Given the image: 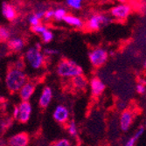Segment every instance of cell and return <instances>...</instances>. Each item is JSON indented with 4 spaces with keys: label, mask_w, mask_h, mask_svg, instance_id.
Wrapping results in <instances>:
<instances>
[{
    "label": "cell",
    "mask_w": 146,
    "mask_h": 146,
    "mask_svg": "<svg viewBox=\"0 0 146 146\" xmlns=\"http://www.w3.org/2000/svg\"><path fill=\"white\" fill-rule=\"evenodd\" d=\"M26 82V75L21 70L16 68H11L6 74L5 78V84L11 93L18 92L21 87Z\"/></svg>",
    "instance_id": "6da1fadb"
},
{
    "label": "cell",
    "mask_w": 146,
    "mask_h": 146,
    "mask_svg": "<svg viewBox=\"0 0 146 146\" xmlns=\"http://www.w3.org/2000/svg\"><path fill=\"white\" fill-rule=\"evenodd\" d=\"M57 73L60 77H74L83 74V70L81 66L72 60L65 59L60 60L57 68Z\"/></svg>",
    "instance_id": "7a4b0ae2"
},
{
    "label": "cell",
    "mask_w": 146,
    "mask_h": 146,
    "mask_svg": "<svg viewBox=\"0 0 146 146\" xmlns=\"http://www.w3.org/2000/svg\"><path fill=\"white\" fill-rule=\"evenodd\" d=\"M25 59L33 68H39L44 63V55L40 52V49L37 48L36 46L29 48L25 52Z\"/></svg>",
    "instance_id": "3957f363"
},
{
    "label": "cell",
    "mask_w": 146,
    "mask_h": 146,
    "mask_svg": "<svg viewBox=\"0 0 146 146\" xmlns=\"http://www.w3.org/2000/svg\"><path fill=\"white\" fill-rule=\"evenodd\" d=\"M88 58L91 62V64L95 68H100L103 66L106 61L108 60L109 54L108 51L103 48H96L92 50L88 54Z\"/></svg>",
    "instance_id": "277c9868"
},
{
    "label": "cell",
    "mask_w": 146,
    "mask_h": 146,
    "mask_svg": "<svg viewBox=\"0 0 146 146\" xmlns=\"http://www.w3.org/2000/svg\"><path fill=\"white\" fill-rule=\"evenodd\" d=\"M111 19L110 17H106L104 15H94L90 18L87 25L91 31H98L103 26L107 25L111 22Z\"/></svg>",
    "instance_id": "5b68a950"
},
{
    "label": "cell",
    "mask_w": 146,
    "mask_h": 146,
    "mask_svg": "<svg viewBox=\"0 0 146 146\" xmlns=\"http://www.w3.org/2000/svg\"><path fill=\"white\" fill-rule=\"evenodd\" d=\"M19 115L17 120L22 123H25L29 121L31 113H32V106L28 101H23L19 106Z\"/></svg>",
    "instance_id": "8992f818"
},
{
    "label": "cell",
    "mask_w": 146,
    "mask_h": 146,
    "mask_svg": "<svg viewBox=\"0 0 146 146\" xmlns=\"http://www.w3.org/2000/svg\"><path fill=\"white\" fill-rule=\"evenodd\" d=\"M130 11L131 8L129 5L121 4L111 9V15L117 19L123 20L129 17V15L130 14Z\"/></svg>",
    "instance_id": "52a82bcc"
},
{
    "label": "cell",
    "mask_w": 146,
    "mask_h": 146,
    "mask_svg": "<svg viewBox=\"0 0 146 146\" xmlns=\"http://www.w3.org/2000/svg\"><path fill=\"white\" fill-rule=\"evenodd\" d=\"M54 118L56 122L60 123H67L69 118V111L68 108H66L65 106H62V105L57 106L54 112Z\"/></svg>",
    "instance_id": "ba28073f"
},
{
    "label": "cell",
    "mask_w": 146,
    "mask_h": 146,
    "mask_svg": "<svg viewBox=\"0 0 146 146\" xmlns=\"http://www.w3.org/2000/svg\"><path fill=\"white\" fill-rule=\"evenodd\" d=\"M29 143V136L27 133H19L15 136L10 137L8 144L11 146H26Z\"/></svg>",
    "instance_id": "9c48e42d"
},
{
    "label": "cell",
    "mask_w": 146,
    "mask_h": 146,
    "mask_svg": "<svg viewBox=\"0 0 146 146\" xmlns=\"http://www.w3.org/2000/svg\"><path fill=\"white\" fill-rule=\"evenodd\" d=\"M90 88H91L92 95L94 96H101L102 94L103 91L105 90L106 86L102 82V80L96 77V78L92 79L90 81Z\"/></svg>",
    "instance_id": "30bf717a"
},
{
    "label": "cell",
    "mask_w": 146,
    "mask_h": 146,
    "mask_svg": "<svg viewBox=\"0 0 146 146\" xmlns=\"http://www.w3.org/2000/svg\"><path fill=\"white\" fill-rule=\"evenodd\" d=\"M133 122V113L129 110H124L120 117V128L123 131H128Z\"/></svg>",
    "instance_id": "8fae6325"
},
{
    "label": "cell",
    "mask_w": 146,
    "mask_h": 146,
    "mask_svg": "<svg viewBox=\"0 0 146 146\" xmlns=\"http://www.w3.org/2000/svg\"><path fill=\"white\" fill-rule=\"evenodd\" d=\"M19 91V96L21 100L28 101L33 95V93L35 91V86L31 82H25Z\"/></svg>",
    "instance_id": "7c38bea8"
},
{
    "label": "cell",
    "mask_w": 146,
    "mask_h": 146,
    "mask_svg": "<svg viewBox=\"0 0 146 146\" xmlns=\"http://www.w3.org/2000/svg\"><path fill=\"white\" fill-rule=\"evenodd\" d=\"M52 99V91L51 88L46 87L42 91L40 97H39V101H38L39 106L44 109L48 107V105L50 104Z\"/></svg>",
    "instance_id": "4fadbf2b"
},
{
    "label": "cell",
    "mask_w": 146,
    "mask_h": 146,
    "mask_svg": "<svg viewBox=\"0 0 146 146\" xmlns=\"http://www.w3.org/2000/svg\"><path fill=\"white\" fill-rule=\"evenodd\" d=\"M2 13L3 16L9 21L14 20L17 17V13L14 7L7 2H4L2 4Z\"/></svg>",
    "instance_id": "5bb4252c"
},
{
    "label": "cell",
    "mask_w": 146,
    "mask_h": 146,
    "mask_svg": "<svg viewBox=\"0 0 146 146\" xmlns=\"http://www.w3.org/2000/svg\"><path fill=\"white\" fill-rule=\"evenodd\" d=\"M73 85L75 88L79 89V90H82L84 89L87 86H88V81L87 78L82 74H80L77 76L73 77Z\"/></svg>",
    "instance_id": "9a60e30c"
},
{
    "label": "cell",
    "mask_w": 146,
    "mask_h": 146,
    "mask_svg": "<svg viewBox=\"0 0 146 146\" xmlns=\"http://www.w3.org/2000/svg\"><path fill=\"white\" fill-rule=\"evenodd\" d=\"M63 20L69 25L74 26V27L81 28L83 26V22L82 21L81 19H79L77 17L72 16V15H66L63 19Z\"/></svg>",
    "instance_id": "2e32d148"
},
{
    "label": "cell",
    "mask_w": 146,
    "mask_h": 146,
    "mask_svg": "<svg viewBox=\"0 0 146 146\" xmlns=\"http://www.w3.org/2000/svg\"><path fill=\"white\" fill-rule=\"evenodd\" d=\"M9 47L13 51H21L24 47V40L21 38H13L9 40Z\"/></svg>",
    "instance_id": "e0dca14e"
},
{
    "label": "cell",
    "mask_w": 146,
    "mask_h": 146,
    "mask_svg": "<svg viewBox=\"0 0 146 146\" xmlns=\"http://www.w3.org/2000/svg\"><path fill=\"white\" fill-rule=\"evenodd\" d=\"M143 132H144V128L143 127H140L137 131L136 132V134L135 136H133L131 138H129V140L126 143V145L127 146H134L136 142L139 139V137L143 134Z\"/></svg>",
    "instance_id": "ac0fdd59"
},
{
    "label": "cell",
    "mask_w": 146,
    "mask_h": 146,
    "mask_svg": "<svg viewBox=\"0 0 146 146\" xmlns=\"http://www.w3.org/2000/svg\"><path fill=\"white\" fill-rule=\"evenodd\" d=\"M11 38V32L5 26H0V40L5 41Z\"/></svg>",
    "instance_id": "d6986e66"
},
{
    "label": "cell",
    "mask_w": 146,
    "mask_h": 146,
    "mask_svg": "<svg viewBox=\"0 0 146 146\" xmlns=\"http://www.w3.org/2000/svg\"><path fill=\"white\" fill-rule=\"evenodd\" d=\"M66 15H67V11L63 8H58L55 11H54V18L58 21L63 20Z\"/></svg>",
    "instance_id": "ffe728a7"
},
{
    "label": "cell",
    "mask_w": 146,
    "mask_h": 146,
    "mask_svg": "<svg viewBox=\"0 0 146 146\" xmlns=\"http://www.w3.org/2000/svg\"><path fill=\"white\" fill-rule=\"evenodd\" d=\"M66 4L73 9L80 10L82 8V0H66Z\"/></svg>",
    "instance_id": "44dd1931"
},
{
    "label": "cell",
    "mask_w": 146,
    "mask_h": 146,
    "mask_svg": "<svg viewBox=\"0 0 146 146\" xmlns=\"http://www.w3.org/2000/svg\"><path fill=\"white\" fill-rule=\"evenodd\" d=\"M41 37H42V40L43 42L45 43H49L52 40V38H54V33H52L51 31L49 30H46L45 32H43L41 33Z\"/></svg>",
    "instance_id": "7402d4cb"
},
{
    "label": "cell",
    "mask_w": 146,
    "mask_h": 146,
    "mask_svg": "<svg viewBox=\"0 0 146 146\" xmlns=\"http://www.w3.org/2000/svg\"><path fill=\"white\" fill-rule=\"evenodd\" d=\"M68 132H69V134L74 137H76L77 135H78L77 126H76V123L74 121H71L69 125H68Z\"/></svg>",
    "instance_id": "603a6c76"
},
{
    "label": "cell",
    "mask_w": 146,
    "mask_h": 146,
    "mask_svg": "<svg viewBox=\"0 0 146 146\" xmlns=\"http://www.w3.org/2000/svg\"><path fill=\"white\" fill-rule=\"evenodd\" d=\"M32 31L35 33H38V34H41L43 32H45L46 30V27L44 25H32L31 27Z\"/></svg>",
    "instance_id": "cb8c5ba5"
},
{
    "label": "cell",
    "mask_w": 146,
    "mask_h": 146,
    "mask_svg": "<svg viewBox=\"0 0 146 146\" xmlns=\"http://www.w3.org/2000/svg\"><path fill=\"white\" fill-rule=\"evenodd\" d=\"M55 146H70L71 143L68 139H60L54 144Z\"/></svg>",
    "instance_id": "d4e9b609"
},
{
    "label": "cell",
    "mask_w": 146,
    "mask_h": 146,
    "mask_svg": "<svg viewBox=\"0 0 146 146\" xmlns=\"http://www.w3.org/2000/svg\"><path fill=\"white\" fill-rule=\"evenodd\" d=\"M44 52L47 55H55V54H59V51L56 49H51V48H45L44 49Z\"/></svg>",
    "instance_id": "484cf974"
},
{
    "label": "cell",
    "mask_w": 146,
    "mask_h": 146,
    "mask_svg": "<svg viewBox=\"0 0 146 146\" xmlns=\"http://www.w3.org/2000/svg\"><path fill=\"white\" fill-rule=\"evenodd\" d=\"M29 22L32 25H38L39 23H40V19H38L34 14L32 15L30 18H29Z\"/></svg>",
    "instance_id": "4316f807"
},
{
    "label": "cell",
    "mask_w": 146,
    "mask_h": 146,
    "mask_svg": "<svg viewBox=\"0 0 146 146\" xmlns=\"http://www.w3.org/2000/svg\"><path fill=\"white\" fill-rule=\"evenodd\" d=\"M136 89H137V92L138 93V94H142V95L144 94V93H145V86H144V83H142V82L138 83Z\"/></svg>",
    "instance_id": "83f0119b"
},
{
    "label": "cell",
    "mask_w": 146,
    "mask_h": 146,
    "mask_svg": "<svg viewBox=\"0 0 146 146\" xmlns=\"http://www.w3.org/2000/svg\"><path fill=\"white\" fill-rule=\"evenodd\" d=\"M43 18H45V19H46V20H49L52 18H54V11L48 10V11H45V14H44Z\"/></svg>",
    "instance_id": "f1b7e54d"
},
{
    "label": "cell",
    "mask_w": 146,
    "mask_h": 146,
    "mask_svg": "<svg viewBox=\"0 0 146 146\" xmlns=\"http://www.w3.org/2000/svg\"><path fill=\"white\" fill-rule=\"evenodd\" d=\"M44 14H45V11H44V10H38V11L34 13V15H35L38 19H41L44 17Z\"/></svg>",
    "instance_id": "f546056e"
},
{
    "label": "cell",
    "mask_w": 146,
    "mask_h": 146,
    "mask_svg": "<svg viewBox=\"0 0 146 146\" xmlns=\"http://www.w3.org/2000/svg\"><path fill=\"white\" fill-rule=\"evenodd\" d=\"M18 115H19V108H18V106H16V107L14 108V110H13V117H14L15 119H17Z\"/></svg>",
    "instance_id": "4dcf8cb0"
},
{
    "label": "cell",
    "mask_w": 146,
    "mask_h": 146,
    "mask_svg": "<svg viewBox=\"0 0 146 146\" xmlns=\"http://www.w3.org/2000/svg\"><path fill=\"white\" fill-rule=\"evenodd\" d=\"M119 2H121V3H125L126 2V0H118Z\"/></svg>",
    "instance_id": "1f68e13d"
}]
</instances>
